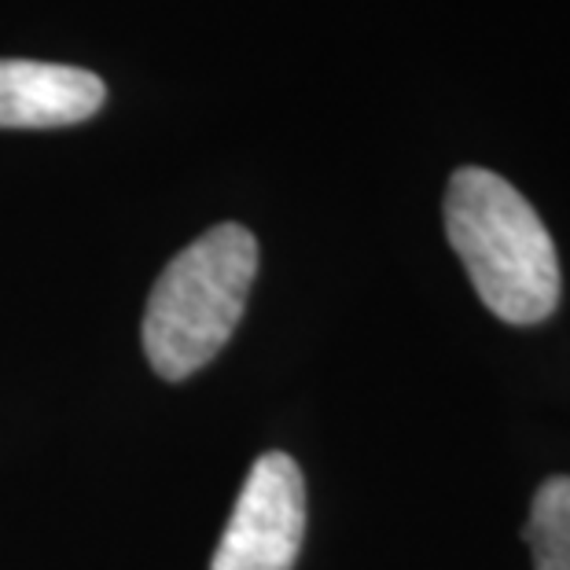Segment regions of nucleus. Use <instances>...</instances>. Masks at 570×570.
<instances>
[{
  "instance_id": "nucleus-1",
  "label": "nucleus",
  "mask_w": 570,
  "mask_h": 570,
  "mask_svg": "<svg viewBox=\"0 0 570 570\" xmlns=\"http://www.w3.org/2000/svg\"><path fill=\"white\" fill-rule=\"evenodd\" d=\"M445 233L464 269L508 324H541L560 302V258L538 210L490 169H456L445 191Z\"/></svg>"
},
{
  "instance_id": "nucleus-2",
  "label": "nucleus",
  "mask_w": 570,
  "mask_h": 570,
  "mask_svg": "<svg viewBox=\"0 0 570 570\" xmlns=\"http://www.w3.org/2000/svg\"><path fill=\"white\" fill-rule=\"evenodd\" d=\"M258 244L244 225H217L166 265L144 313V354L163 380H188L222 354L244 317Z\"/></svg>"
},
{
  "instance_id": "nucleus-3",
  "label": "nucleus",
  "mask_w": 570,
  "mask_h": 570,
  "mask_svg": "<svg viewBox=\"0 0 570 570\" xmlns=\"http://www.w3.org/2000/svg\"><path fill=\"white\" fill-rule=\"evenodd\" d=\"M306 533V482L287 453H262L239 490L210 570H291Z\"/></svg>"
},
{
  "instance_id": "nucleus-4",
  "label": "nucleus",
  "mask_w": 570,
  "mask_h": 570,
  "mask_svg": "<svg viewBox=\"0 0 570 570\" xmlns=\"http://www.w3.org/2000/svg\"><path fill=\"white\" fill-rule=\"evenodd\" d=\"M104 81L81 67L0 59V129L75 126L104 107Z\"/></svg>"
},
{
  "instance_id": "nucleus-5",
  "label": "nucleus",
  "mask_w": 570,
  "mask_h": 570,
  "mask_svg": "<svg viewBox=\"0 0 570 570\" xmlns=\"http://www.w3.org/2000/svg\"><path fill=\"white\" fill-rule=\"evenodd\" d=\"M527 544L533 570H570V475H556L533 493Z\"/></svg>"
}]
</instances>
